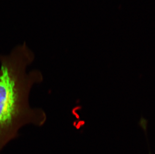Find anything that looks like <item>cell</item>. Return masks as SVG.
I'll return each mask as SVG.
<instances>
[{
    "label": "cell",
    "mask_w": 155,
    "mask_h": 154,
    "mask_svg": "<svg viewBox=\"0 0 155 154\" xmlns=\"http://www.w3.org/2000/svg\"><path fill=\"white\" fill-rule=\"evenodd\" d=\"M34 59L26 43L15 47L10 54H0V152L16 138L22 127L43 126L47 120L43 109L32 108L29 104L32 88L43 80L39 70L27 72Z\"/></svg>",
    "instance_id": "6da1fadb"
}]
</instances>
